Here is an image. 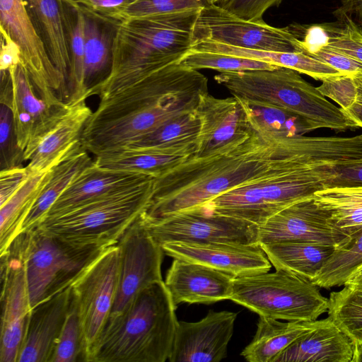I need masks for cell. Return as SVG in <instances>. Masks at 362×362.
<instances>
[{
	"label": "cell",
	"instance_id": "1",
	"mask_svg": "<svg viewBox=\"0 0 362 362\" xmlns=\"http://www.w3.org/2000/svg\"><path fill=\"white\" fill-rule=\"evenodd\" d=\"M171 71L152 74L100 101L81 136L95 156L130 145L171 117L196 110L208 93V79Z\"/></svg>",
	"mask_w": 362,
	"mask_h": 362
},
{
	"label": "cell",
	"instance_id": "2",
	"mask_svg": "<svg viewBox=\"0 0 362 362\" xmlns=\"http://www.w3.org/2000/svg\"><path fill=\"white\" fill-rule=\"evenodd\" d=\"M289 146L290 137L255 130L231 149L192 157L155 179L151 200L144 213L159 218L202 206L264 173Z\"/></svg>",
	"mask_w": 362,
	"mask_h": 362
},
{
	"label": "cell",
	"instance_id": "3",
	"mask_svg": "<svg viewBox=\"0 0 362 362\" xmlns=\"http://www.w3.org/2000/svg\"><path fill=\"white\" fill-rule=\"evenodd\" d=\"M199 11L122 20L114 40L110 74L98 90L100 100L159 69L179 63L192 49Z\"/></svg>",
	"mask_w": 362,
	"mask_h": 362
},
{
	"label": "cell",
	"instance_id": "4",
	"mask_svg": "<svg viewBox=\"0 0 362 362\" xmlns=\"http://www.w3.org/2000/svg\"><path fill=\"white\" fill-rule=\"evenodd\" d=\"M336 165L315 166L300 136L291 138L288 152L267 171L203 205L214 213L257 225L288 206L325 188Z\"/></svg>",
	"mask_w": 362,
	"mask_h": 362
},
{
	"label": "cell",
	"instance_id": "5",
	"mask_svg": "<svg viewBox=\"0 0 362 362\" xmlns=\"http://www.w3.org/2000/svg\"><path fill=\"white\" fill-rule=\"evenodd\" d=\"M164 281L142 290L127 310L104 328L88 362H165L178 321Z\"/></svg>",
	"mask_w": 362,
	"mask_h": 362
},
{
	"label": "cell",
	"instance_id": "6",
	"mask_svg": "<svg viewBox=\"0 0 362 362\" xmlns=\"http://www.w3.org/2000/svg\"><path fill=\"white\" fill-rule=\"evenodd\" d=\"M215 81L238 98L291 110L319 126L339 132L358 126L299 72L284 66L274 69L220 72Z\"/></svg>",
	"mask_w": 362,
	"mask_h": 362
},
{
	"label": "cell",
	"instance_id": "7",
	"mask_svg": "<svg viewBox=\"0 0 362 362\" xmlns=\"http://www.w3.org/2000/svg\"><path fill=\"white\" fill-rule=\"evenodd\" d=\"M155 179L101 196L61 214L45 217L37 227L76 245L104 248L116 245L148 207Z\"/></svg>",
	"mask_w": 362,
	"mask_h": 362
},
{
	"label": "cell",
	"instance_id": "8",
	"mask_svg": "<svg viewBox=\"0 0 362 362\" xmlns=\"http://www.w3.org/2000/svg\"><path fill=\"white\" fill-rule=\"evenodd\" d=\"M230 300L259 316L286 321H314L329 308L310 280L281 269L235 278Z\"/></svg>",
	"mask_w": 362,
	"mask_h": 362
},
{
	"label": "cell",
	"instance_id": "9",
	"mask_svg": "<svg viewBox=\"0 0 362 362\" xmlns=\"http://www.w3.org/2000/svg\"><path fill=\"white\" fill-rule=\"evenodd\" d=\"M23 233L26 279L32 309L70 287L105 248L73 245L38 227Z\"/></svg>",
	"mask_w": 362,
	"mask_h": 362
},
{
	"label": "cell",
	"instance_id": "10",
	"mask_svg": "<svg viewBox=\"0 0 362 362\" xmlns=\"http://www.w3.org/2000/svg\"><path fill=\"white\" fill-rule=\"evenodd\" d=\"M119 274V250L116 244L103 249L70 286L79 315L86 362L110 315Z\"/></svg>",
	"mask_w": 362,
	"mask_h": 362
},
{
	"label": "cell",
	"instance_id": "11",
	"mask_svg": "<svg viewBox=\"0 0 362 362\" xmlns=\"http://www.w3.org/2000/svg\"><path fill=\"white\" fill-rule=\"evenodd\" d=\"M144 211L142 222L160 246L169 243L258 244L257 225L204 206L159 218L149 217Z\"/></svg>",
	"mask_w": 362,
	"mask_h": 362
},
{
	"label": "cell",
	"instance_id": "12",
	"mask_svg": "<svg viewBox=\"0 0 362 362\" xmlns=\"http://www.w3.org/2000/svg\"><path fill=\"white\" fill-rule=\"evenodd\" d=\"M192 40L193 45L210 41L257 50L303 52L300 37L293 30L271 26L264 20H245L213 4L200 9Z\"/></svg>",
	"mask_w": 362,
	"mask_h": 362
},
{
	"label": "cell",
	"instance_id": "13",
	"mask_svg": "<svg viewBox=\"0 0 362 362\" xmlns=\"http://www.w3.org/2000/svg\"><path fill=\"white\" fill-rule=\"evenodd\" d=\"M0 103L11 109L18 144L24 152L25 160L70 106L64 101L51 104L42 99L21 62L8 71H1Z\"/></svg>",
	"mask_w": 362,
	"mask_h": 362
},
{
	"label": "cell",
	"instance_id": "14",
	"mask_svg": "<svg viewBox=\"0 0 362 362\" xmlns=\"http://www.w3.org/2000/svg\"><path fill=\"white\" fill-rule=\"evenodd\" d=\"M0 30L19 47L37 94L51 104L68 100L67 84L52 62L23 0H0Z\"/></svg>",
	"mask_w": 362,
	"mask_h": 362
},
{
	"label": "cell",
	"instance_id": "15",
	"mask_svg": "<svg viewBox=\"0 0 362 362\" xmlns=\"http://www.w3.org/2000/svg\"><path fill=\"white\" fill-rule=\"evenodd\" d=\"M1 277L0 362H17L32 311L23 232L1 254Z\"/></svg>",
	"mask_w": 362,
	"mask_h": 362
},
{
	"label": "cell",
	"instance_id": "16",
	"mask_svg": "<svg viewBox=\"0 0 362 362\" xmlns=\"http://www.w3.org/2000/svg\"><path fill=\"white\" fill-rule=\"evenodd\" d=\"M117 245L119 250V283L106 325L120 317L142 290L163 281L164 252L145 228L141 215L125 230Z\"/></svg>",
	"mask_w": 362,
	"mask_h": 362
},
{
	"label": "cell",
	"instance_id": "17",
	"mask_svg": "<svg viewBox=\"0 0 362 362\" xmlns=\"http://www.w3.org/2000/svg\"><path fill=\"white\" fill-rule=\"evenodd\" d=\"M349 238L337 228L313 197L296 202L258 227L259 245L283 242H312L339 248Z\"/></svg>",
	"mask_w": 362,
	"mask_h": 362
},
{
	"label": "cell",
	"instance_id": "18",
	"mask_svg": "<svg viewBox=\"0 0 362 362\" xmlns=\"http://www.w3.org/2000/svg\"><path fill=\"white\" fill-rule=\"evenodd\" d=\"M201 121L195 157L209 156L231 149L255 131L241 101L232 95L218 98L209 93L197 109Z\"/></svg>",
	"mask_w": 362,
	"mask_h": 362
},
{
	"label": "cell",
	"instance_id": "19",
	"mask_svg": "<svg viewBox=\"0 0 362 362\" xmlns=\"http://www.w3.org/2000/svg\"><path fill=\"white\" fill-rule=\"evenodd\" d=\"M237 313L209 310L201 320L177 323L170 362H218L226 358Z\"/></svg>",
	"mask_w": 362,
	"mask_h": 362
},
{
	"label": "cell",
	"instance_id": "20",
	"mask_svg": "<svg viewBox=\"0 0 362 362\" xmlns=\"http://www.w3.org/2000/svg\"><path fill=\"white\" fill-rule=\"evenodd\" d=\"M160 247L174 259L202 264L235 278L267 272L272 267L258 244L169 243Z\"/></svg>",
	"mask_w": 362,
	"mask_h": 362
},
{
	"label": "cell",
	"instance_id": "21",
	"mask_svg": "<svg viewBox=\"0 0 362 362\" xmlns=\"http://www.w3.org/2000/svg\"><path fill=\"white\" fill-rule=\"evenodd\" d=\"M235 277L209 266L174 259L164 281L174 306L230 300Z\"/></svg>",
	"mask_w": 362,
	"mask_h": 362
},
{
	"label": "cell",
	"instance_id": "22",
	"mask_svg": "<svg viewBox=\"0 0 362 362\" xmlns=\"http://www.w3.org/2000/svg\"><path fill=\"white\" fill-rule=\"evenodd\" d=\"M71 296L69 287L32 309L17 362H49L69 310Z\"/></svg>",
	"mask_w": 362,
	"mask_h": 362
},
{
	"label": "cell",
	"instance_id": "23",
	"mask_svg": "<svg viewBox=\"0 0 362 362\" xmlns=\"http://www.w3.org/2000/svg\"><path fill=\"white\" fill-rule=\"evenodd\" d=\"M155 178L140 173L104 169L93 161L72 181L44 218L61 214L86 202Z\"/></svg>",
	"mask_w": 362,
	"mask_h": 362
},
{
	"label": "cell",
	"instance_id": "24",
	"mask_svg": "<svg viewBox=\"0 0 362 362\" xmlns=\"http://www.w3.org/2000/svg\"><path fill=\"white\" fill-rule=\"evenodd\" d=\"M197 141L165 146L125 147L94 160L104 169L140 173L160 177L196 154Z\"/></svg>",
	"mask_w": 362,
	"mask_h": 362
},
{
	"label": "cell",
	"instance_id": "25",
	"mask_svg": "<svg viewBox=\"0 0 362 362\" xmlns=\"http://www.w3.org/2000/svg\"><path fill=\"white\" fill-rule=\"evenodd\" d=\"M70 104L64 117L26 157L30 174L44 171L60 162L81 143V136L93 111L86 100Z\"/></svg>",
	"mask_w": 362,
	"mask_h": 362
},
{
	"label": "cell",
	"instance_id": "26",
	"mask_svg": "<svg viewBox=\"0 0 362 362\" xmlns=\"http://www.w3.org/2000/svg\"><path fill=\"white\" fill-rule=\"evenodd\" d=\"M354 341L327 317L303 334L272 362H351Z\"/></svg>",
	"mask_w": 362,
	"mask_h": 362
},
{
	"label": "cell",
	"instance_id": "27",
	"mask_svg": "<svg viewBox=\"0 0 362 362\" xmlns=\"http://www.w3.org/2000/svg\"><path fill=\"white\" fill-rule=\"evenodd\" d=\"M80 6L85 20L84 85L88 98L97 95L99 87L110 74L113 44L120 21Z\"/></svg>",
	"mask_w": 362,
	"mask_h": 362
},
{
	"label": "cell",
	"instance_id": "28",
	"mask_svg": "<svg viewBox=\"0 0 362 362\" xmlns=\"http://www.w3.org/2000/svg\"><path fill=\"white\" fill-rule=\"evenodd\" d=\"M46 50L67 84L69 57L62 0H23Z\"/></svg>",
	"mask_w": 362,
	"mask_h": 362
},
{
	"label": "cell",
	"instance_id": "29",
	"mask_svg": "<svg viewBox=\"0 0 362 362\" xmlns=\"http://www.w3.org/2000/svg\"><path fill=\"white\" fill-rule=\"evenodd\" d=\"M323 320L280 322L259 316L256 333L241 356L250 362H272L296 339L320 326Z\"/></svg>",
	"mask_w": 362,
	"mask_h": 362
},
{
	"label": "cell",
	"instance_id": "30",
	"mask_svg": "<svg viewBox=\"0 0 362 362\" xmlns=\"http://www.w3.org/2000/svg\"><path fill=\"white\" fill-rule=\"evenodd\" d=\"M93 161L80 143L56 164L46 185L23 221L20 233L36 228L67 187Z\"/></svg>",
	"mask_w": 362,
	"mask_h": 362
},
{
	"label": "cell",
	"instance_id": "31",
	"mask_svg": "<svg viewBox=\"0 0 362 362\" xmlns=\"http://www.w3.org/2000/svg\"><path fill=\"white\" fill-rule=\"evenodd\" d=\"M276 269L313 279L335 247L312 242H283L260 245Z\"/></svg>",
	"mask_w": 362,
	"mask_h": 362
},
{
	"label": "cell",
	"instance_id": "32",
	"mask_svg": "<svg viewBox=\"0 0 362 362\" xmlns=\"http://www.w3.org/2000/svg\"><path fill=\"white\" fill-rule=\"evenodd\" d=\"M192 49L230 54L292 69L315 80L334 76L337 71L329 65L303 52H282L237 47L210 41L193 45Z\"/></svg>",
	"mask_w": 362,
	"mask_h": 362
},
{
	"label": "cell",
	"instance_id": "33",
	"mask_svg": "<svg viewBox=\"0 0 362 362\" xmlns=\"http://www.w3.org/2000/svg\"><path fill=\"white\" fill-rule=\"evenodd\" d=\"M64 24L69 57L67 78L68 103L86 100L85 20L81 7L71 0H62Z\"/></svg>",
	"mask_w": 362,
	"mask_h": 362
},
{
	"label": "cell",
	"instance_id": "34",
	"mask_svg": "<svg viewBox=\"0 0 362 362\" xmlns=\"http://www.w3.org/2000/svg\"><path fill=\"white\" fill-rule=\"evenodd\" d=\"M313 198L349 240L362 233V186L326 187Z\"/></svg>",
	"mask_w": 362,
	"mask_h": 362
},
{
	"label": "cell",
	"instance_id": "35",
	"mask_svg": "<svg viewBox=\"0 0 362 362\" xmlns=\"http://www.w3.org/2000/svg\"><path fill=\"white\" fill-rule=\"evenodd\" d=\"M53 167L30 174L21 188L0 206L1 254L20 233L22 224L46 185Z\"/></svg>",
	"mask_w": 362,
	"mask_h": 362
},
{
	"label": "cell",
	"instance_id": "36",
	"mask_svg": "<svg viewBox=\"0 0 362 362\" xmlns=\"http://www.w3.org/2000/svg\"><path fill=\"white\" fill-rule=\"evenodd\" d=\"M238 99L244 106L251 126L261 133L293 137L320 128L307 118L287 109Z\"/></svg>",
	"mask_w": 362,
	"mask_h": 362
},
{
	"label": "cell",
	"instance_id": "37",
	"mask_svg": "<svg viewBox=\"0 0 362 362\" xmlns=\"http://www.w3.org/2000/svg\"><path fill=\"white\" fill-rule=\"evenodd\" d=\"M200 129L201 121L197 110L182 112L126 147L165 146L197 141Z\"/></svg>",
	"mask_w": 362,
	"mask_h": 362
},
{
	"label": "cell",
	"instance_id": "38",
	"mask_svg": "<svg viewBox=\"0 0 362 362\" xmlns=\"http://www.w3.org/2000/svg\"><path fill=\"white\" fill-rule=\"evenodd\" d=\"M362 264V233L344 246L336 248L317 275L311 280L324 288L344 286L349 276Z\"/></svg>",
	"mask_w": 362,
	"mask_h": 362
},
{
	"label": "cell",
	"instance_id": "39",
	"mask_svg": "<svg viewBox=\"0 0 362 362\" xmlns=\"http://www.w3.org/2000/svg\"><path fill=\"white\" fill-rule=\"evenodd\" d=\"M328 317L354 342H362V290L344 286L328 298Z\"/></svg>",
	"mask_w": 362,
	"mask_h": 362
},
{
	"label": "cell",
	"instance_id": "40",
	"mask_svg": "<svg viewBox=\"0 0 362 362\" xmlns=\"http://www.w3.org/2000/svg\"><path fill=\"white\" fill-rule=\"evenodd\" d=\"M179 64L195 70L209 69L219 72L272 70L279 67L258 60L192 49L182 57Z\"/></svg>",
	"mask_w": 362,
	"mask_h": 362
},
{
	"label": "cell",
	"instance_id": "41",
	"mask_svg": "<svg viewBox=\"0 0 362 362\" xmlns=\"http://www.w3.org/2000/svg\"><path fill=\"white\" fill-rule=\"evenodd\" d=\"M79 361H85V349L78 308L72 295L64 325L55 341L49 362Z\"/></svg>",
	"mask_w": 362,
	"mask_h": 362
},
{
	"label": "cell",
	"instance_id": "42",
	"mask_svg": "<svg viewBox=\"0 0 362 362\" xmlns=\"http://www.w3.org/2000/svg\"><path fill=\"white\" fill-rule=\"evenodd\" d=\"M337 24L324 25L327 39L324 45L362 62V33L342 9L338 11Z\"/></svg>",
	"mask_w": 362,
	"mask_h": 362
},
{
	"label": "cell",
	"instance_id": "43",
	"mask_svg": "<svg viewBox=\"0 0 362 362\" xmlns=\"http://www.w3.org/2000/svg\"><path fill=\"white\" fill-rule=\"evenodd\" d=\"M1 170L23 166L24 152L18 146L9 106L0 103Z\"/></svg>",
	"mask_w": 362,
	"mask_h": 362
},
{
	"label": "cell",
	"instance_id": "44",
	"mask_svg": "<svg viewBox=\"0 0 362 362\" xmlns=\"http://www.w3.org/2000/svg\"><path fill=\"white\" fill-rule=\"evenodd\" d=\"M205 4L204 0H136L125 10L122 20L200 10Z\"/></svg>",
	"mask_w": 362,
	"mask_h": 362
},
{
	"label": "cell",
	"instance_id": "45",
	"mask_svg": "<svg viewBox=\"0 0 362 362\" xmlns=\"http://www.w3.org/2000/svg\"><path fill=\"white\" fill-rule=\"evenodd\" d=\"M317 88L325 97L339 105L342 110L349 108L357 101V87L354 77L350 76L327 78Z\"/></svg>",
	"mask_w": 362,
	"mask_h": 362
},
{
	"label": "cell",
	"instance_id": "46",
	"mask_svg": "<svg viewBox=\"0 0 362 362\" xmlns=\"http://www.w3.org/2000/svg\"><path fill=\"white\" fill-rule=\"evenodd\" d=\"M303 53L329 65L343 75L352 77L362 75V62L326 45H319Z\"/></svg>",
	"mask_w": 362,
	"mask_h": 362
},
{
	"label": "cell",
	"instance_id": "47",
	"mask_svg": "<svg viewBox=\"0 0 362 362\" xmlns=\"http://www.w3.org/2000/svg\"><path fill=\"white\" fill-rule=\"evenodd\" d=\"M282 0H226L217 5L230 13L248 21H262L265 11L279 6Z\"/></svg>",
	"mask_w": 362,
	"mask_h": 362
},
{
	"label": "cell",
	"instance_id": "48",
	"mask_svg": "<svg viewBox=\"0 0 362 362\" xmlns=\"http://www.w3.org/2000/svg\"><path fill=\"white\" fill-rule=\"evenodd\" d=\"M362 186V159L334 165L326 187Z\"/></svg>",
	"mask_w": 362,
	"mask_h": 362
},
{
	"label": "cell",
	"instance_id": "49",
	"mask_svg": "<svg viewBox=\"0 0 362 362\" xmlns=\"http://www.w3.org/2000/svg\"><path fill=\"white\" fill-rule=\"evenodd\" d=\"M103 16L121 21L123 13L136 0H71Z\"/></svg>",
	"mask_w": 362,
	"mask_h": 362
},
{
	"label": "cell",
	"instance_id": "50",
	"mask_svg": "<svg viewBox=\"0 0 362 362\" xmlns=\"http://www.w3.org/2000/svg\"><path fill=\"white\" fill-rule=\"evenodd\" d=\"M30 175L26 167H16L0 171V206L21 188Z\"/></svg>",
	"mask_w": 362,
	"mask_h": 362
},
{
	"label": "cell",
	"instance_id": "51",
	"mask_svg": "<svg viewBox=\"0 0 362 362\" xmlns=\"http://www.w3.org/2000/svg\"><path fill=\"white\" fill-rule=\"evenodd\" d=\"M1 34V47L0 54V70L8 71L21 60V51L18 45L5 33Z\"/></svg>",
	"mask_w": 362,
	"mask_h": 362
},
{
	"label": "cell",
	"instance_id": "52",
	"mask_svg": "<svg viewBox=\"0 0 362 362\" xmlns=\"http://www.w3.org/2000/svg\"><path fill=\"white\" fill-rule=\"evenodd\" d=\"M341 9L351 17L362 33V0H346Z\"/></svg>",
	"mask_w": 362,
	"mask_h": 362
},
{
	"label": "cell",
	"instance_id": "53",
	"mask_svg": "<svg viewBox=\"0 0 362 362\" xmlns=\"http://www.w3.org/2000/svg\"><path fill=\"white\" fill-rule=\"evenodd\" d=\"M344 286L353 289L362 290V264L349 276Z\"/></svg>",
	"mask_w": 362,
	"mask_h": 362
},
{
	"label": "cell",
	"instance_id": "54",
	"mask_svg": "<svg viewBox=\"0 0 362 362\" xmlns=\"http://www.w3.org/2000/svg\"><path fill=\"white\" fill-rule=\"evenodd\" d=\"M354 354L351 362H362V342H354Z\"/></svg>",
	"mask_w": 362,
	"mask_h": 362
},
{
	"label": "cell",
	"instance_id": "55",
	"mask_svg": "<svg viewBox=\"0 0 362 362\" xmlns=\"http://www.w3.org/2000/svg\"><path fill=\"white\" fill-rule=\"evenodd\" d=\"M358 91L357 101L362 103V75L354 77Z\"/></svg>",
	"mask_w": 362,
	"mask_h": 362
},
{
	"label": "cell",
	"instance_id": "56",
	"mask_svg": "<svg viewBox=\"0 0 362 362\" xmlns=\"http://www.w3.org/2000/svg\"><path fill=\"white\" fill-rule=\"evenodd\" d=\"M206 4H219L221 2H223L226 0H204Z\"/></svg>",
	"mask_w": 362,
	"mask_h": 362
}]
</instances>
